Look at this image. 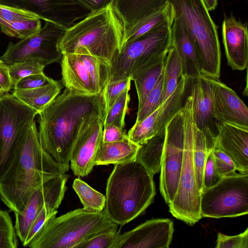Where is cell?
<instances>
[{
    "mask_svg": "<svg viewBox=\"0 0 248 248\" xmlns=\"http://www.w3.org/2000/svg\"><path fill=\"white\" fill-rule=\"evenodd\" d=\"M173 232V223L170 219L147 220L131 231L120 234L111 248H169Z\"/></svg>",
    "mask_w": 248,
    "mask_h": 248,
    "instance_id": "cell-18",
    "label": "cell"
},
{
    "mask_svg": "<svg viewBox=\"0 0 248 248\" xmlns=\"http://www.w3.org/2000/svg\"><path fill=\"white\" fill-rule=\"evenodd\" d=\"M53 215L44 223L28 245L30 248H76L96 234L117 229L103 210L93 212L84 208L57 217Z\"/></svg>",
    "mask_w": 248,
    "mask_h": 248,
    "instance_id": "cell-5",
    "label": "cell"
},
{
    "mask_svg": "<svg viewBox=\"0 0 248 248\" xmlns=\"http://www.w3.org/2000/svg\"><path fill=\"white\" fill-rule=\"evenodd\" d=\"M222 178L217 169L212 151L207 155L204 168L202 192L217 184Z\"/></svg>",
    "mask_w": 248,
    "mask_h": 248,
    "instance_id": "cell-41",
    "label": "cell"
},
{
    "mask_svg": "<svg viewBox=\"0 0 248 248\" xmlns=\"http://www.w3.org/2000/svg\"><path fill=\"white\" fill-rule=\"evenodd\" d=\"M174 18L167 20L123 46L110 62L109 81L131 78L140 71L164 60L172 46L171 27Z\"/></svg>",
    "mask_w": 248,
    "mask_h": 248,
    "instance_id": "cell-7",
    "label": "cell"
},
{
    "mask_svg": "<svg viewBox=\"0 0 248 248\" xmlns=\"http://www.w3.org/2000/svg\"><path fill=\"white\" fill-rule=\"evenodd\" d=\"M68 177L65 173L47 181L34 192L23 210L15 213L14 227L22 244L31 224L44 206L54 201L63 200Z\"/></svg>",
    "mask_w": 248,
    "mask_h": 248,
    "instance_id": "cell-17",
    "label": "cell"
},
{
    "mask_svg": "<svg viewBox=\"0 0 248 248\" xmlns=\"http://www.w3.org/2000/svg\"><path fill=\"white\" fill-rule=\"evenodd\" d=\"M161 159L160 191L166 203L172 201L177 190L182 168L185 145L183 105L165 126Z\"/></svg>",
    "mask_w": 248,
    "mask_h": 248,
    "instance_id": "cell-13",
    "label": "cell"
},
{
    "mask_svg": "<svg viewBox=\"0 0 248 248\" xmlns=\"http://www.w3.org/2000/svg\"><path fill=\"white\" fill-rule=\"evenodd\" d=\"M129 91L125 90L107 111L104 126L111 124L124 129L130 100Z\"/></svg>",
    "mask_w": 248,
    "mask_h": 248,
    "instance_id": "cell-33",
    "label": "cell"
},
{
    "mask_svg": "<svg viewBox=\"0 0 248 248\" xmlns=\"http://www.w3.org/2000/svg\"><path fill=\"white\" fill-rule=\"evenodd\" d=\"M38 114L41 146L66 172L82 124L94 116H106L103 93L89 95L65 88Z\"/></svg>",
    "mask_w": 248,
    "mask_h": 248,
    "instance_id": "cell-1",
    "label": "cell"
},
{
    "mask_svg": "<svg viewBox=\"0 0 248 248\" xmlns=\"http://www.w3.org/2000/svg\"><path fill=\"white\" fill-rule=\"evenodd\" d=\"M62 81L53 79L41 87L29 89H15L12 94L38 114L60 93Z\"/></svg>",
    "mask_w": 248,
    "mask_h": 248,
    "instance_id": "cell-26",
    "label": "cell"
},
{
    "mask_svg": "<svg viewBox=\"0 0 248 248\" xmlns=\"http://www.w3.org/2000/svg\"><path fill=\"white\" fill-rule=\"evenodd\" d=\"M36 18L39 19L36 16L29 12L0 5V25L18 20Z\"/></svg>",
    "mask_w": 248,
    "mask_h": 248,
    "instance_id": "cell-42",
    "label": "cell"
},
{
    "mask_svg": "<svg viewBox=\"0 0 248 248\" xmlns=\"http://www.w3.org/2000/svg\"><path fill=\"white\" fill-rule=\"evenodd\" d=\"M105 117L94 116L82 124L70 155V167L75 175L86 176L95 166V157L103 141Z\"/></svg>",
    "mask_w": 248,
    "mask_h": 248,
    "instance_id": "cell-16",
    "label": "cell"
},
{
    "mask_svg": "<svg viewBox=\"0 0 248 248\" xmlns=\"http://www.w3.org/2000/svg\"><path fill=\"white\" fill-rule=\"evenodd\" d=\"M222 40L227 63L233 70H243L248 62V25L233 16L222 23Z\"/></svg>",
    "mask_w": 248,
    "mask_h": 248,
    "instance_id": "cell-20",
    "label": "cell"
},
{
    "mask_svg": "<svg viewBox=\"0 0 248 248\" xmlns=\"http://www.w3.org/2000/svg\"><path fill=\"white\" fill-rule=\"evenodd\" d=\"M165 59L140 71L131 78L135 83L138 108L143 104L162 73Z\"/></svg>",
    "mask_w": 248,
    "mask_h": 248,
    "instance_id": "cell-29",
    "label": "cell"
},
{
    "mask_svg": "<svg viewBox=\"0 0 248 248\" xmlns=\"http://www.w3.org/2000/svg\"><path fill=\"white\" fill-rule=\"evenodd\" d=\"M189 80L182 76L173 93L155 110L139 122H135L127 134L128 139L141 145L165 128L181 108Z\"/></svg>",
    "mask_w": 248,
    "mask_h": 248,
    "instance_id": "cell-15",
    "label": "cell"
},
{
    "mask_svg": "<svg viewBox=\"0 0 248 248\" xmlns=\"http://www.w3.org/2000/svg\"><path fill=\"white\" fill-rule=\"evenodd\" d=\"M0 5L29 12L65 30L92 13L79 0H0Z\"/></svg>",
    "mask_w": 248,
    "mask_h": 248,
    "instance_id": "cell-14",
    "label": "cell"
},
{
    "mask_svg": "<svg viewBox=\"0 0 248 248\" xmlns=\"http://www.w3.org/2000/svg\"><path fill=\"white\" fill-rule=\"evenodd\" d=\"M185 111L184 157L178 186L172 201L168 205L170 212L176 218L192 225L202 217L200 212L201 193L197 184L193 163L195 123L193 98L190 94L183 104Z\"/></svg>",
    "mask_w": 248,
    "mask_h": 248,
    "instance_id": "cell-8",
    "label": "cell"
},
{
    "mask_svg": "<svg viewBox=\"0 0 248 248\" xmlns=\"http://www.w3.org/2000/svg\"><path fill=\"white\" fill-rule=\"evenodd\" d=\"M202 1L209 12L214 10L217 4V0H202Z\"/></svg>",
    "mask_w": 248,
    "mask_h": 248,
    "instance_id": "cell-47",
    "label": "cell"
},
{
    "mask_svg": "<svg viewBox=\"0 0 248 248\" xmlns=\"http://www.w3.org/2000/svg\"><path fill=\"white\" fill-rule=\"evenodd\" d=\"M0 30L7 35L24 39L38 32L42 28L38 18L18 20L0 25Z\"/></svg>",
    "mask_w": 248,
    "mask_h": 248,
    "instance_id": "cell-32",
    "label": "cell"
},
{
    "mask_svg": "<svg viewBox=\"0 0 248 248\" xmlns=\"http://www.w3.org/2000/svg\"><path fill=\"white\" fill-rule=\"evenodd\" d=\"M140 146L128 138L114 142L102 141L97 150L94 165L121 164L136 160Z\"/></svg>",
    "mask_w": 248,
    "mask_h": 248,
    "instance_id": "cell-25",
    "label": "cell"
},
{
    "mask_svg": "<svg viewBox=\"0 0 248 248\" xmlns=\"http://www.w3.org/2000/svg\"><path fill=\"white\" fill-rule=\"evenodd\" d=\"M202 217H233L248 213V174L224 177L201 194Z\"/></svg>",
    "mask_w": 248,
    "mask_h": 248,
    "instance_id": "cell-9",
    "label": "cell"
},
{
    "mask_svg": "<svg viewBox=\"0 0 248 248\" xmlns=\"http://www.w3.org/2000/svg\"><path fill=\"white\" fill-rule=\"evenodd\" d=\"M217 146L235 163L239 172L248 174V128L217 122Z\"/></svg>",
    "mask_w": 248,
    "mask_h": 248,
    "instance_id": "cell-21",
    "label": "cell"
},
{
    "mask_svg": "<svg viewBox=\"0 0 248 248\" xmlns=\"http://www.w3.org/2000/svg\"><path fill=\"white\" fill-rule=\"evenodd\" d=\"M218 171L222 177L238 174L236 165L232 160L216 146L212 150ZM239 172V171H238Z\"/></svg>",
    "mask_w": 248,
    "mask_h": 248,
    "instance_id": "cell-39",
    "label": "cell"
},
{
    "mask_svg": "<svg viewBox=\"0 0 248 248\" xmlns=\"http://www.w3.org/2000/svg\"><path fill=\"white\" fill-rule=\"evenodd\" d=\"M216 248H248V228L236 235L218 233Z\"/></svg>",
    "mask_w": 248,
    "mask_h": 248,
    "instance_id": "cell-40",
    "label": "cell"
},
{
    "mask_svg": "<svg viewBox=\"0 0 248 248\" xmlns=\"http://www.w3.org/2000/svg\"><path fill=\"white\" fill-rule=\"evenodd\" d=\"M174 17L184 25L194 44L201 73L218 79L221 53L217 26L202 0H168Z\"/></svg>",
    "mask_w": 248,
    "mask_h": 248,
    "instance_id": "cell-6",
    "label": "cell"
},
{
    "mask_svg": "<svg viewBox=\"0 0 248 248\" xmlns=\"http://www.w3.org/2000/svg\"><path fill=\"white\" fill-rule=\"evenodd\" d=\"M128 138L124 129L114 125L104 126L103 131V142H114L123 140Z\"/></svg>",
    "mask_w": 248,
    "mask_h": 248,
    "instance_id": "cell-44",
    "label": "cell"
},
{
    "mask_svg": "<svg viewBox=\"0 0 248 248\" xmlns=\"http://www.w3.org/2000/svg\"><path fill=\"white\" fill-rule=\"evenodd\" d=\"M12 89L8 65L0 60V98L9 93Z\"/></svg>",
    "mask_w": 248,
    "mask_h": 248,
    "instance_id": "cell-45",
    "label": "cell"
},
{
    "mask_svg": "<svg viewBox=\"0 0 248 248\" xmlns=\"http://www.w3.org/2000/svg\"><path fill=\"white\" fill-rule=\"evenodd\" d=\"M66 30L49 21H45L36 33L13 43L10 42L0 57L8 65L24 60L36 61L45 66L59 62L62 54L59 43Z\"/></svg>",
    "mask_w": 248,
    "mask_h": 248,
    "instance_id": "cell-12",
    "label": "cell"
},
{
    "mask_svg": "<svg viewBox=\"0 0 248 248\" xmlns=\"http://www.w3.org/2000/svg\"><path fill=\"white\" fill-rule=\"evenodd\" d=\"M65 172L41 146L34 121L23 135L7 170L0 178V198L10 211L25 208L34 192Z\"/></svg>",
    "mask_w": 248,
    "mask_h": 248,
    "instance_id": "cell-2",
    "label": "cell"
},
{
    "mask_svg": "<svg viewBox=\"0 0 248 248\" xmlns=\"http://www.w3.org/2000/svg\"><path fill=\"white\" fill-rule=\"evenodd\" d=\"M60 62L61 81L67 89L96 95L103 93L110 80V65L93 56L64 53Z\"/></svg>",
    "mask_w": 248,
    "mask_h": 248,
    "instance_id": "cell-11",
    "label": "cell"
},
{
    "mask_svg": "<svg viewBox=\"0 0 248 248\" xmlns=\"http://www.w3.org/2000/svg\"><path fill=\"white\" fill-rule=\"evenodd\" d=\"M125 32L123 20L111 5L66 30L59 47L62 54H88L110 65L122 49Z\"/></svg>",
    "mask_w": 248,
    "mask_h": 248,
    "instance_id": "cell-4",
    "label": "cell"
},
{
    "mask_svg": "<svg viewBox=\"0 0 248 248\" xmlns=\"http://www.w3.org/2000/svg\"><path fill=\"white\" fill-rule=\"evenodd\" d=\"M155 195L153 176L139 161L114 165L107 184L104 211L123 226L141 215Z\"/></svg>",
    "mask_w": 248,
    "mask_h": 248,
    "instance_id": "cell-3",
    "label": "cell"
},
{
    "mask_svg": "<svg viewBox=\"0 0 248 248\" xmlns=\"http://www.w3.org/2000/svg\"><path fill=\"white\" fill-rule=\"evenodd\" d=\"M37 112L8 93L0 98V178L5 172Z\"/></svg>",
    "mask_w": 248,
    "mask_h": 248,
    "instance_id": "cell-10",
    "label": "cell"
},
{
    "mask_svg": "<svg viewBox=\"0 0 248 248\" xmlns=\"http://www.w3.org/2000/svg\"><path fill=\"white\" fill-rule=\"evenodd\" d=\"M17 247V235L11 217L7 211L0 209V248Z\"/></svg>",
    "mask_w": 248,
    "mask_h": 248,
    "instance_id": "cell-36",
    "label": "cell"
},
{
    "mask_svg": "<svg viewBox=\"0 0 248 248\" xmlns=\"http://www.w3.org/2000/svg\"><path fill=\"white\" fill-rule=\"evenodd\" d=\"M120 234L118 228L103 232L81 243L76 248H111Z\"/></svg>",
    "mask_w": 248,
    "mask_h": 248,
    "instance_id": "cell-38",
    "label": "cell"
},
{
    "mask_svg": "<svg viewBox=\"0 0 248 248\" xmlns=\"http://www.w3.org/2000/svg\"><path fill=\"white\" fill-rule=\"evenodd\" d=\"M167 2L168 0H114L112 6L126 30L158 11Z\"/></svg>",
    "mask_w": 248,
    "mask_h": 248,
    "instance_id": "cell-24",
    "label": "cell"
},
{
    "mask_svg": "<svg viewBox=\"0 0 248 248\" xmlns=\"http://www.w3.org/2000/svg\"><path fill=\"white\" fill-rule=\"evenodd\" d=\"M163 71L143 104L138 108L136 122H139L145 119L163 104Z\"/></svg>",
    "mask_w": 248,
    "mask_h": 248,
    "instance_id": "cell-34",
    "label": "cell"
},
{
    "mask_svg": "<svg viewBox=\"0 0 248 248\" xmlns=\"http://www.w3.org/2000/svg\"><path fill=\"white\" fill-rule=\"evenodd\" d=\"M45 66L31 60H24L8 65L12 89L22 78L31 75L44 73Z\"/></svg>",
    "mask_w": 248,
    "mask_h": 248,
    "instance_id": "cell-35",
    "label": "cell"
},
{
    "mask_svg": "<svg viewBox=\"0 0 248 248\" xmlns=\"http://www.w3.org/2000/svg\"><path fill=\"white\" fill-rule=\"evenodd\" d=\"M209 79L212 87L213 118L217 122L248 128V108L244 102L232 89L218 79Z\"/></svg>",
    "mask_w": 248,
    "mask_h": 248,
    "instance_id": "cell-19",
    "label": "cell"
},
{
    "mask_svg": "<svg viewBox=\"0 0 248 248\" xmlns=\"http://www.w3.org/2000/svg\"><path fill=\"white\" fill-rule=\"evenodd\" d=\"M189 81L196 124L200 129H210L217 136V121L212 116V87L209 78L202 74Z\"/></svg>",
    "mask_w": 248,
    "mask_h": 248,
    "instance_id": "cell-22",
    "label": "cell"
},
{
    "mask_svg": "<svg viewBox=\"0 0 248 248\" xmlns=\"http://www.w3.org/2000/svg\"><path fill=\"white\" fill-rule=\"evenodd\" d=\"M180 58L175 48L171 46L164 61L163 69V103L173 93L182 77Z\"/></svg>",
    "mask_w": 248,
    "mask_h": 248,
    "instance_id": "cell-30",
    "label": "cell"
},
{
    "mask_svg": "<svg viewBox=\"0 0 248 248\" xmlns=\"http://www.w3.org/2000/svg\"><path fill=\"white\" fill-rule=\"evenodd\" d=\"M73 188L83 208L93 212H102L106 204V196L96 191L79 178L74 180Z\"/></svg>",
    "mask_w": 248,
    "mask_h": 248,
    "instance_id": "cell-31",
    "label": "cell"
},
{
    "mask_svg": "<svg viewBox=\"0 0 248 248\" xmlns=\"http://www.w3.org/2000/svg\"><path fill=\"white\" fill-rule=\"evenodd\" d=\"M165 128L140 145L137 153L136 160L140 162L153 176L160 170L165 138Z\"/></svg>",
    "mask_w": 248,
    "mask_h": 248,
    "instance_id": "cell-27",
    "label": "cell"
},
{
    "mask_svg": "<svg viewBox=\"0 0 248 248\" xmlns=\"http://www.w3.org/2000/svg\"><path fill=\"white\" fill-rule=\"evenodd\" d=\"M172 46L180 58L182 76L189 80L201 75L196 48L182 23L174 17L171 27Z\"/></svg>",
    "mask_w": 248,
    "mask_h": 248,
    "instance_id": "cell-23",
    "label": "cell"
},
{
    "mask_svg": "<svg viewBox=\"0 0 248 248\" xmlns=\"http://www.w3.org/2000/svg\"><path fill=\"white\" fill-rule=\"evenodd\" d=\"M172 18H174V12L172 5L168 1L158 11L125 30L122 47Z\"/></svg>",
    "mask_w": 248,
    "mask_h": 248,
    "instance_id": "cell-28",
    "label": "cell"
},
{
    "mask_svg": "<svg viewBox=\"0 0 248 248\" xmlns=\"http://www.w3.org/2000/svg\"><path fill=\"white\" fill-rule=\"evenodd\" d=\"M131 81L129 77L108 82L103 92L106 112L125 90L130 89Z\"/></svg>",
    "mask_w": 248,
    "mask_h": 248,
    "instance_id": "cell-37",
    "label": "cell"
},
{
    "mask_svg": "<svg viewBox=\"0 0 248 248\" xmlns=\"http://www.w3.org/2000/svg\"><path fill=\"white\" fill-rule=\"evenodd\" d=\"M92 13L112 5L114 0H79Z\"/></svg>",
    "mask_w": 248,
    "mask_h": 248,
    "instance_id": "cell-46",
    "label": "cell"
},
{
    "mask_svg": "<svg viewBox=\"0 0 248 248\" xmlns=\"http://www.w3.org/2000/svg\"><path fill=\"white\" fill-rule=\"evenodd\" d=\"M53 79L44 73L35 74L25 77L19 80L14 86L15 89H29L44 86L50 82Z\"/></svg>",
    "mask_w": 248,
    "mask_h": 248,
    "instance_id": "cell-43",
    "label": "cell"
}]
</instances>
